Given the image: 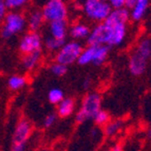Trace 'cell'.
<instances>
[{"mask_svg":"<svg viewBox=\"0 0 151 151\" xmlns=\"http://www.w3.org/2000/svg\"><path fill=\"white\" fill-rule=\"evenodd\" d=\"M151 58V39L142 38L129 58V70L134 76H141L145 73Z\"/></svg>","mask_w":151,"mask_h":151,"instance_id":"obj_1","label":"cell"},{"mask_svg":"<svg viewBox=\"0 0 151 151\" xmlns=\"http://www.w3.org/2000/svg\"><path fill=\"white\" fill-rule=\"evenodd\" d=\"M101 110V96L97 92H89L83 96L81 108L77 111L75 121L83 124L86 121L94 119L96 114Z\"/></svg>","mask_w":151,"mask_h":151,"instance_id":"obj_2","label":"cell"},{"mask_svg":"<svg viewBox=\"0 0 151 151\" xmlns=\"http://www.w3.org/2000/svg\"><path fill=\"white\" fill-rule=\"evenodd\" d=\"M83 15L88 19L95 22H104L106 21L108 16L110 15L111 9L109 1L105 0H86L81 5Z\"/></svg>","mask_w":151,"mask_h":151,"instance_id":"obj_3","label":"cell"},{"mask_svg":"<svg viewBox=\"0 0 151 151\" xmlns=\"http://www.w3.org/2000/svg\"><path fill=\"white\" fill-rule=\"evenodd\" d=\"M28 27L27 18L21 12H9L3 20L0 35L3 39H10L13 36L20 34Z\"/></svg>","mask_w":151,"mask_h":151,"instance_id":"obj_4","label":"cell"},{"mask_svg":"<svg viewBox=\"0 0 151 151\" xmlns=\"http://www.w3.org/2000/svg\"><path fill=\"white\" fill-rule=\"evenodd\" d=\"M43 19L48 22L65 21L69 15L68 5L63 0H49L41 9Z\"/></svg>","mask_w":151,"mask_h":151,"instance_id":"obj_5","label":"cell"},{"mask_svg":"<svg viewBox=\"0 0 151 151\" xmlns=\"http://www.w3.org/2000/svg\"><path fill=\"white\" fill-rule=\"evenodd\" d=\"M83 47L79 41L71 40L65 42V45L60 48V50L56 52L55 63L63 65L65 67L77 63V59L81 55Z\"/></svg>","mask_w":151,"mask_h":151,"instance_id":"obj_6","label":"cell"},{"mask_svg":"<svg viewBox=\"0 0 151 151\" xmlns=\"http://www.w3.org/2000/svg\"><path fill=\"white\" fill-rule=\"evenodd\" d=\"M111 37H112V25L106 22H101L94 25V28L91 30L87 42L88 45H107L110 48Z\"/></svg>","mask_w":151,"mask_h":151,"instance_id":"obj_7","label":"cell"},{"mask_svg":"<svg viewBox=\"0 0 151 151\" xmlns=\"http://www.w3.org/2000/svg\"><path fill=\"white\" fill-rule=\"evenodd\" d=\"M42 38L38 32H28L19 41V51L22 55L30 54L36 51H41Z\"/></svg>","mask_w":151,"mask_h":151,"instance_id":"obj_8","label":"cell"},{"mask_svg":"<svg viewBox=\"0 0 151 151\" xmlns=\"http://www.w3.org/2000/svg\"><path fill=\"white\" fill-rule=\"evenodd\" d=\"M32 134V124L28 119H20L13 133V144H27Z\"/></svg>","mask_w":151,"mask_h":151,"instance_id":"obj_9","label":"cell"},{"mask_svg":"<svg viewBox=\"0 0 151 151\" xmlns=\"http://www.w3.org/2000/svg\"><path fill=\"white\" fill-rule=\"evenodd\" d=\"M130 19V12L126 9H119V10H112L110 15L104 22L108 23L110 25L116 24H127Z\"/></svg>","mask_w":151,"mask_h":151,"instance_id":"obj_10","label":"cell"},{"mask_svg":"<svg viewBox=\"0 0 151 151\" xmlns=\"http://www.w3.org/2000/svg\"><path fill=\"white\" fill-rule=\"evenodd\" d=\"M49 33L51 37L65 40L68 36V23L67 21H54L49 23Z\"/></svg>","mask_w":151,"mask_h":151,"instance_id":"obj_11","label":"cell"},{"mask_svg":"<svg viewBox=\"0 0 151 151\" xmlns=\"http://www.w3.org/2000/svg\"><path fill=\"white\" fill-rule=\"evenodd\" d=\"M74 110H75V101H74V99L71 97H65L57 105L56 114L61 119H65V117L72 115Z\"/></svg>","mask_w":151,"mask_h":151,"instance_id":"obj_12","label":"cell"},{"mask_svg":"<svg viewBox=\"0 0 151 151\" xmlns=\"http://www.w3.org/2000/svg\"><path fill=\"white\" fill-rule=\"evenodd\" d=\"M45 19H43L41 10H34L29 14L27 18V23L28 28L30 29L31 32H38L42 27Z\"/></svg>","mask_w":151,"mask_h":151,"instance_id":"obj_13","label":"cell"},{"mask_svg":"<svg viewBox=\"0 0 151 151\" xmlns=\"http://www.w3.org/2000/svg\"><path fill=\"white\" fill-rule=\"evenodd\" d=\"M149 6H150V2L148 0H136V4L130 11V19H132L133 21L142 20L146 15Z\"/></svg>","mask_w":151,"mask_h":151,"instance_id":"obj_14","label":"cell"},{"mask_svg":"<svg viewBox=\"0 0 151 151\" xmlns=\"http://www.w3.org/2000/svg\"><path fill=\"white\" fill-rule=\"evenodd\" d=\"M41 59V51H36L30 54H25L21 58V65L22 68L27 71L35 70L36 67L39 65Z\"/></svg>","mask_w":151,"mask_h":151,"instance_id":"obj_15","label":"cell"},{"mask_svg":"<svg viewBox=\"0 0 151 151\" xmlns=\"http://www.w3.org/2000/svg\"><path fill=\"white\" fill-rule=\"evenodd\" d=\"M127 36V24L112 25V37L110 47H116L124 42Z\"/></svg>","mask_w":151,"mask_h":151,"instance_id":"obj_16","label":"cell"},{"mask_svg":"<svg viewBox=\"0 0 151 151\" xmlns=\"http://www.w3.org/2000/svg\"><path fill=\"white\" fill-rule=\"evenodd\" d=\"M91 32V29L89 28V25L85 24V23L77 22L71 27L70 31V36L73 39L76 40H81V39H87Z\"/></svg>","mask_w":151,"mask_h":151,"instance_id":"obj_17","label":"cell"},{"mask_svg":"<svg viewBox=\"0 0 151 151\" xmlns=\"http://www.w3.org/2000/svg\"><path fill=\"white\" fill-rule=\"evenodd\" d=\"M109 53H110V48L107 45H98L95 47L94 50V56H93V65H101L106 63L108 59Z\"/></svg>","mask_w":151,"mask_h":151,"instance_id":"obj_18","label":"cell"},{"mask_svg":"<svg viewBox=\"0 0 151 151\" xmlns=\"http://www.w3.org/2000/svg\"><path fill=\"white\" fill-rule=\"evenodd\" d=\"M94 45H88L86 48H83L81 51V55L77 59V63L79 65H87L93 63V56H94Z\"/></svg>","mask_w":151,"mask_h":151,"instance_id":"obj_19","label":"cell"},{"mask_svg":"<svg viewBox=\"0 0 151 151\" xmlns=\"http://www.w3.org/2000/svg\"><path fill=\"white\" fill-rule=\"evenodd\" d=\"M28 83V79L27 77L23 75H12L8 79V86L11 90L13 91H17L20 90V89L24 88Z\"/></svg>","mask_w":151,"mask_h":151,"instance_id":"obj_20","label":"cell"},{"mask_svg":"<svg viewBox=\"0 0 151 151\" xmlns=\"http://www.w3.org/2000/svg\"><path fill=\"white\" fill-rule=\"evenodd\" d=\"M124 126V122L122 119H114V121H110L106 126H105V135L108 137H112V136L116 135L119 133L121 129Z\"/></svg>","mask_w":151,"mask_h":151,"instance_id":"obj_21","label":"cell"},{"mask_svg":"<svg viewBox=\"0 0 151 151\" xmlns=\"http://www.w3.org/2000/svg\"><path fill=\"white\" fill-rule=\"evenodd\" d=\"M63 98H65V93H63V89L57 88V87L50 89V91H49L48 93V101L50 104L57 106Z\"/></svg>","mask_w":151,"mask_h":151,"instance_id":"obj_22","label":"cell"},{"mask_svg":"<svg viewBox=\"0 0 151 151\" xmlns=\"http://www.w3.org/2000/svg\"><path fill=\"white\" fill-rule=\"evenodd\" d=\"M65 40H58V39H55V38L49 37L45 38V47L48 51H51V52H57V51L60 50V48L65 45Z\"/></svg>","mask_w":151,"mask_h":151,"instance_id":"obj_23","label":"cell"},{"mask_svg":"<svg viewBox=\"0 0 151 151\" xmlns=\"http://www.w3.org/2000/svg\"><path fill=\"white\" fill-rule=\"evenodd\" d=\"M5 6L10 12H19L22 8L28 4V1L25 0H4Z\"/></svg>","mask_w":151,"mask_h":151,"instance_id":"obj_24","label":"cell"},{"mask_svg":"<svg viewBox=\"0 0 151 151\" xmlns=\"http://www.w3.org/2000/svg\"><path fill=\"white\" fill-rule=\"evenodd\" d=\"M93 121L98 126H106L107 124L110 122V114H109L107 111L101 109V110L95 115Z\"/></svg>","mask_w":151,"mask_h":151,"instance_id":"obj_25","label":"cell"},{"mask_svg":"<svg viewBox=\"0 0 151 151\" xmlns=\"http://www.w3.org/2000/svg\"><path fill=\"white\" fill-rule=\"evenodd\" d=\"M50 71L51 73L53 74L56 77H63L67 74V71H68V67H65L60 63H54L50 65Z\"/></svg>","mask_w":151,"mask_h":151,"instance_id":"obj_26","label":"cell"},{"mask_svg":"<svg viewBox=\"0 0 151 151\" xmlns=\"http://www.w3.org/2000/svg\"><path fill=\"white\" fill-rule=\"evenodd\" d=\"M56 119H57V114L56 113L51 112V113L47 114V116L43 119V127L45 128H51L55 124Z\"/></svg>","mask_w":151,"mask_h":151,"instance_id":"obj_27","label":"cell"},{"mask_svg":"<svg viewBox=\"0 0 151 151\" xmlns=\"http://www.w3.org/2000/svg\"><path fill=\"white\" fill-rule=\"evenodd\" d=\"M109 3L112 10H119L125 8V0H111Z\"/></svg>","mask_w":151,"mask_h":151,"instance_id":"obj_28","label":"cell"},{"mask_svg":"<svg viewBox=\"0 0 151 151\" xmlns=\"http://www.w3.org/2000/svg\"><path fill=\"white\" fill-rule=\"evenodd\" d=\"M8 9L5 6V3L3 0H0V22H3L5 16L8 15Z\"/></svg>","mask_w":151,"mask_h":151,"instance_id":"obj_29","label":"cell"},{"mask_svg":"<svg viewBox=\"0 0 151 151\" xmlns=\"http://www.w3.org/2000/svg\"><path fill=\"white\" fill-rule=\"evenodd\" d=\"M27 144H12L11 151H24Z\"/></svg>","mask_w":151,"mask_h":151,"instance_id":"obj_30","label":"cell"},{"mask_svg":"<svg viewBox=\"0 0 151 151\" xmlns=\"http://www.w3.org/2000/svg\"><path fill=\"white\" fill-rule=\"evenodd\" d=\"M136 4V0H125V9L130 12Z\"/></svg>","mask_w":151,"mask_h":151,"instance_id":"obj_31","label":"cell"},{"mask_svg":"<svg viewBox=\"0 0 151 151\" xmlns=\"http://www.w3.org/2000/svg\"><path fill=\"white\" fill-rule=\"evenodd\" d=\"M91 83H92V81H91V78H90V77L85 78V81H83V89H85V90H88V89L91 87Z\"/></svg>","mask_w":151,"mask_h":151,"instance_id":"obj_32","label":"cell"},{"mask_svg":"<svg viewBox=\"0 0 151 151\" xmlns=\"http://www.w3.org/2000/svg\"><path fill=\"white\" fill-rule=\"evenodd\" d=\"M109 151H123V148H122V146L119 144H117V145H114Z\"/></svg>","mask_w":151,"mask_h":151,"instance_id":"obj_33","label":"cell"},{"mask_svg":"<svg viewBox=\"0 0 151 151\" xmlns=\"http://www.w3.org/2000/svg\"><path fill=\"white\" fill-rule=\"evenodd\" d=\"M148 136L151 139V128L149 129V131H148Z\"/></svg>","mask_w":151,"mask_h":151,"instance_id":"obj_34","label":"cell"},{"mask_svg":"<svg viewBox=\"0 0 151 151\" xmlns=\"http://www.w3.org/2000/svg\"><path fill=\"white\" fill-rule=\"evenodd\" d=\"M45 151H50V150H45Z\"/></svg>","mask_w":151,"mask_h":151,"instance_id":"obj_35","label":"cell"}]
</instances>
